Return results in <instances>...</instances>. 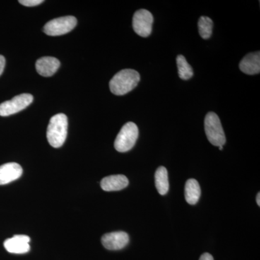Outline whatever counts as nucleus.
Masks as SVG:
<instances>
[{"label":"nucleus","mask_w":260,"mask_h":260,"mask_svg":"<svg viewBox=\"0 0 260 260\" xmlns=\"http://www.w3.org/2000/svg\"><path fill=\"white\" fill-rule=\"evenodd\" d=\"M140 80V75L136 70H122L113 77L109 83V88L114 95H125L136 88Z\"/></svg>","instance_id":"f257e3e1"},{"label":"nucleus","mask_w":260,"mask_h":260,"mask_svg":"<svg viewBox=\"0 0 260 260\" xmlns=\"http://www.w3.org/2000/svg\"><path fill=\"white\" fill-rule=\"evenodd\" d=\"M68 116L58 114L51 118L47 127L48 142L54 148H60L64 144L68 135Z\"/></svg>","instance_id":"f03ea898"},{"label":"nucleus","mask_w":260,"mask_h":260,"mask_svg":"<svg viewBox=\"0 0 260 260\" xmlns=\"http://www.w3.org/2000/svg\"><path fill=\"white\" fill-rule=\"evenodd\" d=\"M205 131L208 140L215 146H223L225 145V133L218 116L215 113H208L205 118Z\"/></svg>","instance_id":"7ed1b4c3"},{"label":"nucleus","mask_w":260,"mask_h":260,"mask_svg":"<svg viewBox=\"0 0 260 260\" xmlns=\"http://www.w3.org/2000/svg\"><path fill=\"white\" fill-rule=\"evenodd\" d=\"M139 135L138 126L128 122L121 128L114 142V148L118 152L125 153L135 146Z\"/></svg>","instance_id":"20e7f679"},{"label":"nucleus","mask_w":260,"mask_h":260,"mask_svg":"<svg viewBox=\"0 0 260 260\" xmlns=\"http://www.w3.org/2000/svg\"><path fill=\"white\" fill-rule=\"evenodd\" d=\"M78 21L74 16H64L53 19L44 27V31L48 36L57 37L68 34L76 26Z\"/></svg>","instance_id":"39448f33"},{"label":"nucleus","mask_w":260,"mask_h":260,"mask_svg":"<svg viewBox=\"0 0 260 260\" xmlns=\"http://www.w3.org/2000/svg\"><path fill=\"white\" fill-rule=\"evenodd\" d=\"M34 101L31 94L23 93L16 95L11 100L6 101L0 104V116L13 115L23 111Z\"/></svg>","instance_id":"423d86ee"},{"label":"nucleus","mask_w":260,"mask_h":260,"mask_svg":"<svg viewBox=\"0 0 260 260\" xmlns=\"http://www.w3.org/2000/svg\"><path fill=\"white\" fill-rule=\"evenodd\" d=\"M153 15L145 9L138 10L133 19V26L135 32L142 37H148L153 29Z\"/></svg>","instance_id":"0eeeda50"},{"label":"nucleus","mask_w":260,"mask_h":260,"mask_svg":"<svg viewBox=\"0 0 260 260\" xmlns=\"http://www.w3.org/2000/svg\"><path fill=\"white\" fill-rule=\"evenodd\" d=\"M129 238L124 232H116L104 234L102 242L106 249L109 250H119L127 245Z\"/></svg>","instance_id":"6e6552de"},{"label":"nucleus","mask_w":260,"mask_h":260,"mask_svg":"<svg viewBox=\"0 0 260 260\" xmlns=\"http://www.w3.org/2000/svg\"><path fill=\"white\" fill-rule=\"evenodd\" d=\"M30 237L26 235H15L4 242L5 249L13 254H25L30 251Z\"/></svg>","instance_id":"1a4fd4ad"},{"label":"nucleus","mask_w":260,"mask_h":260,"mask_svg":"<svg viewBox=\"0 0 260 260\" xmlns=\"http://www.w3.org/2000/svg\"><path fill=\"white\" fill-rule=\"evenodd\" d=\"M23 174V169L17 162H8L0 166V185L17 180Z\"/></svg>","instance_id":"9d476101"},{"label":"nucleus","mask_w":260,"mask_h":260,"mask_svg":"<svg viewBox=\"0 0 260 260\" xmlns=\"http://www.w3.org/2000/svg\"><path fill=\"white\" fill-rule=\"evenodd\" d=\"M60 62L55 57L44 56L36 62V69L39 75L43 77H51L57 71Z\"/></svg>","instance_id":"9b49d317"},{"label":"nucleus","mask_w":260,"mask_h":260,"mask_svg":"<svg viewBox=\"0 0 260 260\" xmlns=\"http://www.w3.org/2000/svg\"><path fill=\"white\" fill-rule=\"evenodd\" d=\"M239 69L244 74L249 75L259 74L260 72L259 51L250 53L244 56L239 64Z\"/></svg>","instance_id":"f8f14e48"},{"label":"nucleus","mask_w":260,"mask_h":260,"mask_svg":"<svg viewBox=\"0 0 260 260\" xmlns=\"http://www.w3.org/2000/svg\"><path fill=\"white\" fill-rule=\"evenodd\" d=\"M129 184V180L124 175H112L104 178L101 181V186L104 191H119Z\"/></svg>","instance_id":"ddd939ff"},{"label":"nucleus","mask_w":260,"mask_h":260,"mask_svg":"<svg viewBox=\"0 0 260 260\" xmlns=\"http://www.w3.org/2000/svg\"><path fill=\"white\" fill-rule=\"evenodd\" d=\"M185 199L189 205H194L199 201L201 189L199 183L194 179H189L185 185Z\"/></svg>","instance_id":"4468645a"},{"label":"nucleus","mask_w":260,"mask_h":260,"mask_svg":"<svg viewBox=\"0 0 260 260\" xmlns=\"http://www.w3.org/2000/svg\"><path fill=\"white\" fill-rule=\"evenodd\" d=\"M155 182L159 194H167L169 189V182L167 169L165 167H160L157 169L155 174Z\"/></svg>","instance_id":"2eb2a0df"},{"label":"nucleus","mask_w":260,"mask_h":260,"mask_svg":"<svg viewBox=\"0 0 260 260\" xmlns=\"http://www.w3.org/2000/svg\"><path fill=\"white\" fill-rule=\"evenodd\" d=\"M177 64L179 78L184 80L190 79L194 75V72L191 65L186 61L185 57L183 55L178 56Z\"/></svg>","instance_id":"dca6fc26"},{"label":"nucleus","mask_w":260,"mask_h":260,"mask_svg":"<svg viewBox=\"0 0 260 260\" xmlns=\"http://www.w3.org/2000/svg\"><path fill=\"white\" fill-rule=\"evenodd\" d=\"M213 22L207 16L200 17L198 21V29L200 37L203 39H210L213 32Z\"/></svg>","instance_id":"f3484780"},{"label":"nucleus","mask_w":260,"mask_h":260,"mask_svg":"<svg viewBox=\"0 0 260 260\" xmlns=\"http://www.w3.org/2000/svg\"><path fill=\"white\" fill-rule=\"evenodd\" d=\"M44 3L43 0H20L19 3L26 7H34L37 6Z\"/></svg>","instance_id":"a211bd4d"},{"label":"nucleus","mask_w":260,"mask_h":260,"mask_svg":"<svg viewBox=\"0 0 260 260\" xmlns=\"http://www.w3.org/2000/svg\"><path fill=\"white\" fill-rule=\"evenodd\" d=\"M5 66V58L4 56L0 55V76L3 74L4 71Z\"/></svg>","instance_id":"6ab92c4d"},{"label":"nucleus","mask_w":260,"mask_h":260,"mask_svg":"<svg viewBox=\"0 0 260 260\" xmlns=\"http://www.w3.org/2000/svg\"><path fill=\"white\" fill-rule=\"evenodd\" d=\"M200 260H214L213 256L209 253H204L201 256H200Z\"/></svg>","instance_id":"aec40b11"},{"label":"nucleus","mask_w":260,"mask_h":260,"mask_svg":"<svg viewBox=\"0 0 260 260\" xmlns=\"http://www.w3.org/2000/svg\"><path fill=\"white\" fill-rule=\"evenodd\" d=\"M256 203L257 205H260V193H258L257 195H256Z\"/></svg>","instance_id":"412c9836"},{"label":"nucleus","mask_w":260,"mask_h":260,"mask_svg":"<svg viewBox=\"0 0 260 260\" xmlns=\"http://www.w3.org/2000/svg\"><path fill=\"white\" fill-rule=\"evenodd\" d=\"M219 150H223V146H220L219 147Z\"/></svg>","instance_id":"4be33fe9"}]
</instances>
